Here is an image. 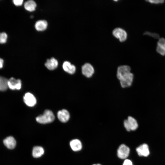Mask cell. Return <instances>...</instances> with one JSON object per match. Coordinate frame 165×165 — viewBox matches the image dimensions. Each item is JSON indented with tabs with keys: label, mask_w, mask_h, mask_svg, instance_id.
Returning a JSON list of instances; mask_svg holds the SVG:
<instances>
[{
	"label": "cell",
	"mask_w": 165,
	"mask_h": 165,
	"mask_svg": "<svg viewBox=\"0 0 165 165\" xmlns=\"http://www.w3.org/2000/svg\"><path fill=\"white\" fill-rule=\"evenodd\" d=\"M63 68L64 70L69 74H74L76 71L75 66L69 61H64L63 64Z\"/></svg>",
	"instance_id": "5bb4252c"
},
{
	"label": "cell",
	"mask_w": 165,
	"mask_h": 165,
	"mask_svg": "<svg viewBox=\"0 0 165 165\" xmlns=\"http://www.w3.org/2000/svg\"><path fill=\"white\" fill-rule=\"evenodd\" d=\"M123 165H133L132 161L128 159H126L124 161Z\"/></svg>",
	"instance_id": "cb8c5ba5"
},
{
	"label": "cell",
	"mask_w": 165,
	"mask_h": 165,
	"mask_svg": "<svg viewBox=\"0 0 165 165\" xmlns=\"http://www.w3.org/2000/svg\"><path fill=\"white\" fill-rule=\"evenodd\" d=\"M157 52L162 56L165 55V38H160L157 43L156 48Z\"/></svg>",
	"instance_id": "8fae6325"
},
{
	"label": "cell",
	"mask_w": 165,
	"mask_h": 165,
	"mask_svg": "<svg viewBox=\"0 0 165 165\" xmlns=\"http://www.w3.org/2000/svg\"><path fill=\"white\" fill-rule=\"evenodd\" d=\"M94 69L90 64L86 63L82 68V72L83 75L87 78L91 77L94 73Z\"/></svg>",
	"instance_id": "8992f818"
},
{
	"label": "cell",
	"mask_w": 165,
	"mask_h": 165,
	"mask_svg": "<svg viewBox=\"0 0 165 165\" xmlns=\"http://www.w3.org/2000/svg\"><path fill=\"white\" fill-rule=\"evenodd\" d=\"M70 144L72 149L74 151H79L82 148V143L80 140L77 139L72 140Z\"/></svg>",
	"instance_id": "9a60e30c"
},
{
	"label": "cell",
	"mask_w": 165,
	"mask_h": 165,
	"mask_svg": "<svg viewBox=\"0 0 165 165\" xmlns=\"http://www.w3.org/2000/svg\"><path fill=\"white\" fill-rule=\"evenodd\" d=\"M125 128L128 131L135 130L138 128V124L137 120L133 117L129 116L124 121Z\"/></svg>",
	"instance_id": "3957f363"
},
{
	"label": "cell",
	"mask_w": 165,
	"mask_h": 165,
	"mask_svg": "<svg viewBox=\"0 0 165 165\" xmlns=\"http://www.w3.org/2000/svg\"><path fill=\"white\" fill-rule=\"evenodd\" d=\"M146 2L152 4H159L163 3L164 2V1L163 0H146Z\"/></svg>",
	"instance_id": "7402d4cb"
},
{
	"label": "cell",
	"mask_w": 165,
	"mask_h": 165,
	"mask_svg": "<svg viewBox=\"0 0 165 165\" xmlns=\"http://www.w3.org/2000/svg\"><path fill=\"white\" fill-rule=\"evenodd\" d=\"M130 151V148L128 146L124 144H122L119 147L117 150V156L121 159H126L128 156Z\"/></svg>",
	"instance_id": "277c9868"
},
{
	"label": "cell",
	"mask_w": 165,
	"mask_h": 165,
	"mask_svg": "<svg viewBox=\"0 0 165 165\" xmlns=\"http://www.w3.org/2000/svg\"><path fill=\"white\" fill-rule=\"evenodd\" d=\"M54 119L55 116L52 112L49 110H46L42 114L37 116L36 120L39 123L46 124L52 122Z\"/></svg>",
	"instance_id": "7a4b0ae2"
},
{
	"label": "cell",
	"mask_w": 165,
	"mask_h": 165,
	"mask_svg": "<svg viewBox=\"0 0 165 165\" xmlns=\"http://www.w3.org/2000/svg\"><path fill=\"white\" fill-rule=\"evenodd\" d=\"M7 35L6 32L0 33V43L4 44L6 43L7 42Z\"/></svg>",
	"instance_id": "ffe728a7"
},
{
	"label": "cell",
	"mask_w": 165,
	"mask_h": 165,
	"mask_svg": "<svg viewBox=\"0 0 165 165\" xmlns=\"http://www.w3.org/2000/svg\"><path fill=\"white\" fill-rule=\"evenodd\" d=\"M8 80L3 77L0 76V91L6 90L8 87Z\"/></svg>",
	"instance_id": "d6986e66"
},
{
	"label": "cell",
	"mask_w": 165,
	"mask_h": 165,
	"mask_svg": "<svg viewBox=\"0 0 165 165\" xmlns=\"http://www.w3.org/2000/svg\"><path fill=\"white\" fill-rule=\"evenodd\" d=\"M130 70V67L126 65L119 66L117 68V77L123 88L129 87L132 83L134 75Z\"/></svg>",
	"instance_id": "6da1fadb"
},
{
	"label": "cell",
	"mask_w": 165,
	"mask_h": 165,
	"mask_svg": "<svg viewBox=\"0 0 165 165\" xmlns=\"http://www.w3.org/2000/svg\"><path fill=\"white\" fill-rule=\"evenodd\" d=\"M3 60L2 58H0V68H1L3 67Z\"/></svg>",
	"instance_id": "d4e9b609"
},
{
	"label": "cell",
	"mask_w": 165,
	"mask_h": 165,
	"mask_svg": "<svg viewBox=\"0 0 165 165\" xmlns=\"http://www.w3.org/2000/svg\"><path fill=\"white\" fill-rule=\"evenodd\" d=\"M57 116L61 122L65 123L69 119L70 116L69 112L67 110L63 109L58 112Z\"/></svg>",
	"instance_id": "30bf717a"
},
{
	"label": "cell",
	"mask_w": 165,
	"mask_h": 165,
	"mask_svg": "<svg viewBox=\"0 0 165 165\" xmlns=\"http://www.w3.org/2000/svg\"><path fill=\"white\" fill-rule=\"evenodd\" d=\"M8 87L12 90H19L21 88V81L12 77L8 80Z\"/></svg>",
	"instance_id": "ba28073f"
},
{
	"label": "cell",
	"mask_w": 165,
	"mask_h": 165,
	"mask_svg": "<svg viewBox=\"0 0 165 165\" xmlns=\"http://www.w3.org/2000/svg\"><path fill=\"white\" fill-rule=\"evenodd\" d=\"M44 153V149L41 146H35L33 148L32 154L35 158H38L40 157Z\"/></svg>",
	"instance_id": "e0dca14e"
},
{
	"label": "cell",
	"mask_w": 165,
	"mask_h": 165,
	"mask_svg": "<svg viewBox=\"0 0 165 165\" xmlns=\"http://www.w3.org/2000/svg\"><path fill=\"white\" fill-rule=\"evenodd\" d=\"M113 35L119 39L120 42H123L127 39V34L126 32L123 29L117 28H115L113 31Z\"/></svg>",
	"instance_id": "5b68a950"
},
{
	"label": "cell",
	"mask_w": 165,
	"mask_h": 165,
	"mask_svg": "<svg viewBox=\"0 0 165 165\" xmlns=\"http://www.w3.org/2000/svg\"><path fill=\"white\" fill-rule=\"evenodd\" d=\"M3 143L8 149H13L16 146V142L14 138L12 136H9L3 140Z\"/></svg>",
	"instance_id": "7c38bea8"
},
{
	"label": "cell",
	"mask_w": 165,
	"mask_h": 165,
	"mask_svg": "<svg viewBox=\"0 0 165 165\" xmlns=\"http://www.w3.org/2000/svg\"><path fill=\"white\" fill-rule=\"evenodd\" d=\"M24 101L25 104L29 107H33L36 103V99L34 96L31 93H26L23 97Z\"/></svg>",
	"instance_id": "52a82bcc"
},
{
	"label": "cell",
	"mask_w": 165,
	"mask_h": 165,
	"mask_svg": "<svg viewBox=\"0 0 165 165\" xmlns=\"http://www.w3.org/2000/svg\"><path fill=\"white\" fill-rule=\"evenodd\" d=\"M47 25V22L46 20H41L36 22L35 25V27L38 31H42L46 29Z\"/></svg>",
	"instance_id": "2e32d148"
},
{
	"label": "cell",
	"mask_w": 165,
	"mask_h": 165,
	"mask_svg": "<svg viewBox=\"0 0 165 165\" xmlns=\"http://www.w3.org/2000/svg\"><path fill=\"white\" fill-rule=\"evenodd\" d=\"M136 151L140 156L146 157L149 154L148 145L146 144H143L136 148Z\"/></svg>",
	"instance_id": "9c48e42d"
},
{
	"label": "cell",
	"mask_w": 165,
	"mask_h": 165,
	"mask_svg": "<svg viewBox=\"0 0 165 165\" xmlns=\"http://www.w3.org/2000/svg\"><path fill=\"white\" fill-rule=\"evenodd\" d=\"M45 64L48 69L53 70L57 68L58 62L56 59L52 57L50 59H48Z\"/></svg>",
	"instance_id": "4fadbf2b"
},
{
	"label": "cell",
	"mask_w": 165,
	"mask_h": 165,
	"mask_svg": "<svg viewBox=\"0 0 165 165\" xmlns=\"http://www.w3.org/2000/svg\"><path fill=\"white\" fill-rule=\"evenodd\" d=\"M93 165H101L100 164H93Z\"/></svg>",
	"instance_id": "484cf974"
},
{
	"label": "cell",
	"mask_w": 165,
	"mask_h": 165,
	"mask_svg": "<svg viewBox=\"0 0 165 165\" xmlns=\"http://www.w3.org/2000/svg\"><path fill=\"white\" fill-rule=\"evenodd\" d=\"M36 4L35 1L32 0L27 1L24 4L25 9L28 11L32 12L35 10Z\"/></svg>",
	"instance_id": "ac0fdd59"
},
{
	"label": "cell",
	"mask_w": 165,
	"mask_h": 165,
	"mask_svg": "<svg viewBox=\"0 0 165 165\" xmlns=\"http://www.w3.org/2000/svg\"><path fill=\"white\" fill-rule=\"evenodd\" d=\"M23 2V0H13V2L14 4L16 6H21Z\"/></svg>",
	"instance_id": "603a6c76"
},
{
	"label": "cell",
	"mask_w": 165,
	"mask_h": 165,
	"mask_svg": "<svg viewBox=\"0 0 165 165\" xmlns=\"http://www.w3.org/2000/svg\"><path fill=\"white\" fill-rule=\"evenodd\" d=\"M144 35H147L153 37L155 39H159L160 36L158 34L151 32L149 31H145L144 33Z\"/></svg>",
	"instance_id": "44dd1931"
}]
</instances>
